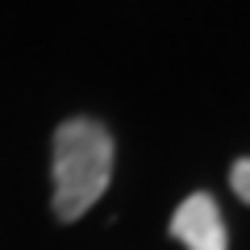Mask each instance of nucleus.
I'll return each instance as SVG.
<instances>
[{
  "label": "nucleus",
  "mask_w": 250,
  "mask_h": 250,
  "mask_svg": "<svg viewBox=\"0 0 250 250\" xmlns=\"http://www.w3.org/2000/svg\"><path fill=\"white\" fill-rule=\"evenodd\" d=\"M113 138L92 117H71L54 129V217L80 221L108 188Z\"/></svg>",
  "instance_id": "1"
},
{
  "label": "nucleus",
  "mask_w": 250,
  "mask_h": 250,
  "mask_svg": "<svg viewBox=\"0 0 250 250\" xmlns=\"http://www.w3.org/2000/svg\"><path fill=\"white\" fill-rule=\"evenodd\" d=\"M171 238H175L179 246H188V250H229L221 208H217V200L205 196V192L188 196L184 205L175 208V217H171Z\"/></svg>",
  "instance_id": "2"
},
{
  "label": "nucleus",
  "mask_w": 250,
  "mask_h": 250,
  "mask_svg": "<svg viewBox=\"0 0 250 250\" xmlns=\"http://www.w3.org/2000/svg\"><path fill=\"white\" fill-rule=\"evenodd\" d=\"M229 184H233V192H238V196L250 205V159H238V163H233V171H229Z\"/></svg>",
  "instance_id": "3"
}]
</instances>
